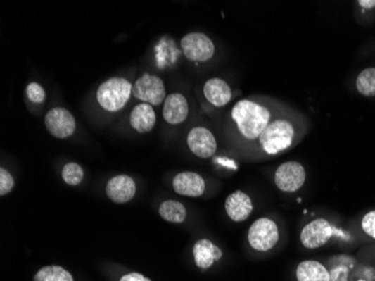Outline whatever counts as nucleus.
I'll return each mask as SVG.
<instances>
[{
	"label": "nucleus",
	"mask_w": 375,
	"mask_h": 281,
	"mask_svg": "<svg viewBox=\"0 0 375 281\" xmlns=\"http://www.w3.org/2000/svg\"><path fill=\"white\" fill-rule=\"evenodd\" d=\"M293 137L295 128L289 120H275L260 135L259 141L267 154H278L290 148Z\"/></svg>",
	"instance_id": "7ed1b4c3"
},
{
	"label": "nucleus",
	"mask_w": 375,
	"mask_h": 281,
	"mask_svg": "<svg viewBox=\"0 0 375 281\" xmlns=\"http://www.w3.org/2000/svg\"><path fill=\"white\" fill-rule=\"evenodd\" d=\"M357 281H367V280H357Z\"/></svg>",
	"instance_id": "cd10ccee"
},
{
	"label": "nucleus",
	"mask_w": 375,
	"mask_h": 281,
	"mask_svg": "<svg viewBox=\"0 0 375 281\" xmlns=\"http://www.w3.org/2000/svg\"><path fill=\"white\" fill-rule=\"evenodd\" d=\"M173 189L181 196L201 197L206 190V184L201 175L186 171L175 175L173 179Z\"/></svg>",
	"instance_id": "f8f14e48"
},
{
	"label": "nucleus",
	"mask_w": 375,
	"mask_h": 281,
	"mask_svg": "<svg viewBox=\"0 0 375 281\" xmlns=\"http://www.w3.org/2000/svg\"><path fill=\"white\" fill-rule=\"evenodd\" d=\"M226 213L234 222H244L250 218L253 211V204L250 196L237 190L228 196L225 203Z\"/></svg>",
	"instance_id": "4468645a"
},
{
	"label": "nucleus",
	"mask_w": 375,
	"mask_h": 281,
	"mask_svg": "<svg viewBox=\"0 0 375 281\" xmlns=\"http://www.w3.org/2000/svg\"><path fill=\"white\" fill-rule=\"evenodd\" d=\"M132 127L139 133H148L156 124V115L150 104H139L134 107L129 115Z\"/></svg>",
	"instance_id": "2eb2a0df"
},
{
	"label": "nucleus",
	"mask_w": 375,
	"mask_h": 281,
	"mask_svg": "<svg viewBox=\"0 0 375 281\" xmlns=\"http://www.w3.org/2000/svg\"><path fill=\"white\" fill-rule=\"evenodd\" d=\"M279 241L278 225L269 218L255 220L248 231V242L254 250L267 252L274 248Z\"/></svg>",
	"instance_id": "39448f33"
},
{
	"label": "nucleus",
	"mask_w": 375,
	"mask_h": 281,
	"mask_svg": "<svg viewBox=\"0 0 375 281\" xmlns=\"http://www.w3.org/2000/svg\"><path fill=\"white\" fill-rule=\"evenodd\" d=\"M189 114V105L182 94L174 92L167 96L164 101L163 117L171 125H178L186 120Z\"/></svg>",
	"instance_id": "ddd939ff"
},
{
	"label": "nucleus",
	"mask_w": 375,
	"mask_h": 281,
	"mask_svg": "<svg viewBox=\"0 0 375 281\" xmlns=\"http://www.w3.org/2000/svg\"><path fill=\"white\" fill-rule=\"evenodd\" d=\"M298 281H329L331 276L324 266L318 261L307 260L297 268Z\"/></svg>",
	"instance_id": "a211bd4d"
},
{
	"label": "nucleus",
	"mask_w": 375,
	"mask_h": 281,
	"mask_svg": "<svg viewBox=\"0 0 375 281\" xmlns=\"http://www.w3.org/2000/svg\"><path fill=\"white\" fill-rule=\"evenodd\" d=\"M203 94L207 101L216 107L226 106L231 99V87L220 78L207 80L203 86Z\"/></svg>",
	"instance_id": "dca6fc26"
},
{
	"label": "nucleus",
	"mask_w": 375,
	"mask_h": 281,
	"mask_svg": "<svg viewBox=\"0 0 375 281\" xmlns=\"http://www.w3.org/2000/svg\"><path fill=\"white\" fill-rule=\"evenodd\" d=\"M120 281H151L150 279L146 277L142 276L139 273H128L126 276L122 277Z\"/></svg>",
	"instance_id": "a878e982"
},
{
	"label": "nucleus",
	"mask_w": 375,
	"mask_h": 281,
	"mask_svg": "<svg viewBox=\"0 0 375 281\" xmlns=\"http://www.w3.org/2000/svg\"><path fill=\"white\" fill-rule=\"evenodd\" d=\"M274 179L279 189L286 192H295L305 184L306 170L299 162L288 161L277 169Z\"/></svg>",
	"instance_id": "0eeeda50"
},
{
	"label": "nucleus",
	"mask_w": 375,
	"mask_h": 281,
	"mask_svg": "<svg viewBox=\"0 0 375 281\" xmlns=\"http://www.w3.org/2000/svg\"><path fill=\"white\" fill-rule=\"evenodd\" d=\"M26 96L34 104L44 103L45 98H46L44 88L37 82H31L26 87Z\"/></svg>",
	"instance_id": "5701e85b"
},
{
	"label": "nucleus",
	"mask_w": 375,
	"mask_h": 281,
	"mask_svg": "<svg viewBox=\"0 0 375 281\" xmlns=\"http://www.w3.org/2000/svg\"><path fill=\"white\" fill-rule=\"evenodd\" d=\"M133 94V85L127 79L114 77L99 86L97 101L107 112H118L126 106Z\"/></svg>",
	"instance_id": "f03ea898"
},
{
	"label": "nucleus",
	"mask_w": 375,
	"mask_h": 281,
	"mask_svg": "<svg viewBox=\"0 0 375 281\" xmlns=\"http://www.w3.org/2000/svg\"><path fill=\"white\" fill-rule=\"evenodd\" d=\"M184 56L193 62L208 61L214 56L215 44L206 34L192 32L181 39Z\"/></svg>",
	"instance_id": "423d86ee"
},
{
	"label": "nucleus",
	"mask_w": 375,
	"mask_h": 281,
	"mask_svg": "<svg viewBox=\"0 0 375 281\" xmlns=\"http://www.w3.org/2000/svg\"><path fill=\"white\" fill-rule=\"evenodd\" d=\"M333 226L325 218H318L307 224L300 234V241L307 249H317L325 245L333 237Z\"/></svg>",
	"instance_id": "1a4fd4ad"
},
{
	"label": "nucleus",
	"mask_w": 375,
	"mask_h": 281,
	"mask_svg": "<svg viewBox=\"0 0 375 281\" xmlns=\"http://www.w3.org/2000/svg\"><path fill=\"white\" fill-rule=\"evenodd\" d=\"M84 169L75 162H69L62 169V178L69 186H77L84 179Z\"/></svg>",
	"instance_id": "4be33fe9"
},
{
	"label": "nucleus",
	"mask_w": 375,
	"mask_h": 281,
	"mask_svg": "<svg viewBox=\"0 0 375 281\" xmlns=\"http://www.w3.org/2000/svg\"><path fill=\"white\" fill-rule=\"evenodd\" d=\"M135 192H136V185L129 175H116L107 182V196L114 203H128L133 199Z\"/></svg>",
	"instance_id": "9b49d317"
},
{
	"label": "nucleus",
	"mask_w": 375,
	"mask_h": 281,
	"mask_svg": "<svg viewBox=\"0 0 375 281\" xmlns=\"http://www.w3.org/2000/svg\"><path fill=\"white\" fill-rule=\"evenodd\" d=\"M231 120L237 131L246 139H259L271 120V113L267 107L250 99H243L231 109Z\"/></svg>",
	"instance_id": "f257e3e1"
},
{
	"label": "nucleus",
	"mask_w": 375,
	"mask_h": 281,
	"mask_svg": "<svg viewBox=\"0 0 375 281\" xmlns=\"http://www.w3.org/2000/svg\"><path fill=\"white\" fill-rule=\"evenodd\" d=\"M186 143L192 154L203 159H208L216 154V137L208 128L201 126L192 128L186 137Z\"/></svg>",
	"instance_id": "9d476101"
},
{
	"label": "nucleus",
	"mask_w": 375,
	"mask_h": 281,
	"mask_svg": "<svg viewBox=\"0 0 375 281\" xmlns=\"http://www.w3.org/2000/svg\"><path fill=\"white\" fill-rule=\"evenodd\" d=\"M160 215L170 223H184L186 218V209L177 201H165L160 205Z\"/></svg>",
	"instance_id": "6ab92c4d"
},
{
	"label": "nucleus",
	"mask_w": 375,
	"mask_h": 281,
	"mask_svg": "<svg viewBox=\"0 0 375 281\" xmlns=\"http://www.w3.org/2000/svg\"><path fill=\"white\" fill-rule=\"evenodd\" d=\"M44 123L49 133L56 139H67L71 137L77 127L73 115L62 107L51 109L50 112L45 115Z\"/></svg>",
	"instance_id": "6e6552de"
},
{
	"label": "nucleus",
	"mask_w": 375,
	"mask_h": 281,
	"mask_svg": "<svg viewBox=\"0 0 375 281\" xmlns=\"http://www.w3.org/2000/svg\"><path fill=\"white\" fill-rule=\"evenodd\" d=\"M33 281H73V278L60 266H46L35 273Z\"/></svg>",
	"instance_id": "aec40b11"
},
{
	"label": "nucleus",
	"mask_w": 375,
	"mask_h": 281,
	"mask_svg": "<svg viewBox=\"0 0 375 281\" xmlns=\"http://www.w3.org/2000/svg\"><path fill=\"white\" fill-rule=\"evenodd\" d=\"M133 96L139 101L150 104L151 106H159L165 101L167 92L160 77L144 73L133 85Z\"/></svg>",
	"instance_id": "20e7f679"
},
{
	"label": "nucleus",
	"mask_w": 375,
	"mask_h": 281,
	"mask_svg": "<svg viewBox=\"0 0 375 281\" xmlns=\"http://www.w3.org/2000/svg\"><path fill=\"white\" fill-rule=\"evenodd\" d=\"M14 178L11 177L9 171H7L5 168H1L0 169V195L5 196L9 194L14 188Z\"/></svg>",
	"instance_id": "b1692460"
},
{
	"label": "nucleus",
	"mask_w": 375,
	"mask_h": 281,
	"mask_svg": "<svg viewBox=\"0 0 375 281\" xmlns=\"http://www.w3.org/2000/svg\"><path fill=\"white\" fill-rule=\"evenodd\" d=\"M362 228L367 235L375 239V211L365 215L362 220Z\"/></svg>",
	"instance_id": "393cba45"
},
{
	"label": "nucleus",
	"mask_w": 375,
	"mask_h": 281,
	"mask_svg": "<svg viewBox=\"0 0 375 281\" xmlns=\"http://www.w3.org/2000/svg\"><path fill=\"white\" fill-rule=\"evenodd\" d=\"M359 4L361 7L365 9L374 8L375 0H359Z\"/></svg>",
	"instance_id": "bb28decb"
},
{
	"label": "nucleus",
	"mask_w": 375,
	"mask_h": 281,
	"mask_svg": "<svg viewBox=\"0 0 375 281\" xmlns=\"http://www.w3.org/2000/svg\"><path fill=\"white\" fill-rule=\"evenodd\" d=\"M356 88L365 97L375 96V68H369L360 73L356 79Z\"/></svg>",
	"instance_id": "412c9836"
},
{
	"label": "nucleus",
	"mask_w": 375,
	"mask_h": 281,
	"mask_svg": "<svg viewBox=\"0 0 375 281\" xmlns=\"http://www.w3.org/2000/svg\"><path fill=\"white\" fill-rule=\"evenodd\" d=\"M193 256L197 267L205 270L212 267L215 261H220L222 259V252L212 241L203 239L196 242L193 246Z\"/></svg>",
	"instance_id": "f3484780"
}]
</instances>
